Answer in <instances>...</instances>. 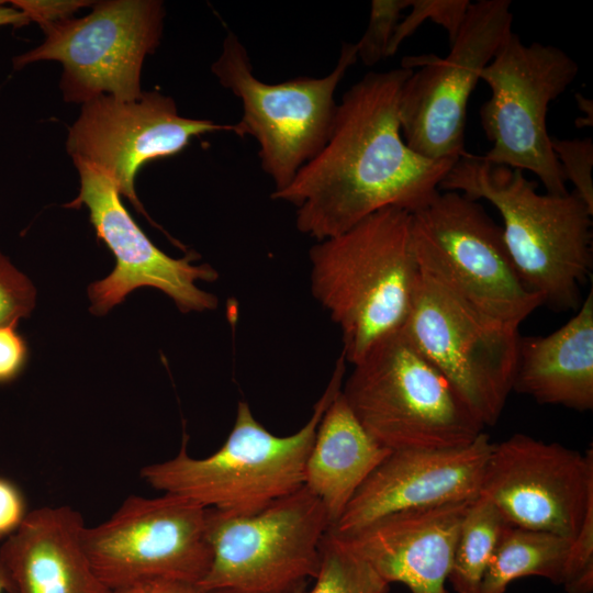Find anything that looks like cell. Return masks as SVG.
Masks as SVG:
<instances>
[{
  "mask_svg": "<svg viewBox=\"0 0 593 593\" xmlns=\"http://www.w3.org/2000/svg\"><path fill=\"white\" fill-rule=\"evenodd\" d=\"M82 542L111 591L154 579L198 585L212 559L206 508L170 493L128 496L107 521L85 526Z\"/></svg>",
  "mask_w": 593,
  "mask_h": 593,
  "instance_id": "obj_12",
  "label": "cell"
},
{
  "mask_svg": "<svg viewBox=\"0 0 593 593\" xmlns=\"http://www.w3.org/2000/svg\"><path fill=\"white\" fill-rule=\"evenodd\" d=\"M164 15L163 2L156 0L98 2L83 18L41 26L44 42L12 63L15 69L40 60L61 63L67 102L85 103L102 94L132 101L143 93L141 69L159 44Z\"/></svg>",
  "mask_w": 593,
  "mask_h": 593,
  "instance_id": "obj_11",
  "label": "cell"
},
{
  "mask_svg": "<svg viewBox=\"0 0 593 593\" xmlns=\"http://www.w3.org/2000/svg\"><path fill=\"white\" fill-rule=\"evenodd\" d=\"M85 526L69 506L29 512L0 547L9 593H112L91 567Z\"/></svg>",
  "mask_w": 593,
  "mask_h": 593,
  "instance_id": "obj_19",
  "label": "cell"
},
{
  "mask_svg": "<svg viewBox=\"0 0 593 593\" xmlns=\"http://www.w3.org/2000/svg\"><path fill=\"white\" fill-rule=\"evenodd\" d=\"M18 322L0 325V383L14 380L24 369L29 349Z\"/></svg>",
  "mask_w": 593,
  "mask_h": 593,
  "instance_id": "obj_30",
  "label": "cell"
},
{
  "mask_svg": "<svg viewBox=\"0 0 593 593\" xmlns=\"http://www.w3.org/2000/svg\"><path fill=\"white\" fill-rule=\"evenodd\" d=\"M357 59L356 45L343 43L335 68L327 76L268 83L254 75L238 36L232 31L226 34L211 69L240 100L243 115L235 123V134L257 141L260 164L275 183L273 191L286 188L326 144L337 111L335 91Z\"/></svg>",
  "mask_w": 593,
  "mask_h": 593,
  "instance_id": "obj_7",
  "label": "cell"
},
{
  "mask_svg": "<svg viewBox=\"0 0 593 593\" xmlns=\"http://www.w3.org/2000/svg\"><path fill=\"white\" fill-rule=\"evenodd\" d=\"M411 0H372L370 18L361 38L355 43L357 58L366 66H373L387 57V49L400 22L402 12Z\"/></svg>",
  "mask_w": 593,
  "mask_h": 593,
  "instance_id": "obj_26",
  "label": "cell"
},
{
  "mask_svg": "<svg viewBox=\"0 0 593 593\" xmlns=\"http://www.w3.org/2000/svg\"><path fill=\"white\" fill-rule=\"evenodd\" d=\"M469 0H411V11L399 22L387 49V57L394 55L403 41L412 35L426 20L440 25L451 44L457 36L467 11Z\"/></svg>",
  "mask_w": 593,
  "mask_h": 593,
  "instance_id": "obj_25",
  "label": "cell"
},
{
  "mask_svg": "<svg viewBox=\"0 0 593 593\" xmlns=\"http://www.w3.org/2000/svg\"><path fill=\"white\" fill-rule=\"evenodd\" d=\"M216 131L236 132L235 124L183 118L175 101L158 91L122 101L102 94L82 104L69 128L67 152L109 177L120 194L146 214L135 192L142 166L180 153L193 137Z\"/></svg>",
  "mask_w": 593,
  "mask_h": 593,
  "instance_id": "obj_16",
  "label": "cell"
},
{
  "mask_svg": "<svg viewBox=\"0 0 593 593\" xmlns=\"http://www.w3.org/2000/svg\"><path fill=\"white\" fill-rule=\"evenodd\" d=\"M511 0L470 3L445 58L429 56L405 80L399 105L406 145L430 159L458 160L468 152L465 131L469 97L484 67L512 33Z\"/></svg>",
  "mask_w": 593,
  "mask_h": 593,
  "instance_id": "obj_13",
  "label": "cell"
},
{
  "mask_svg": "<svg viewBox=\"0 0 593 593\" xmlns=\"http://www.w3.org/2000/svg\"><path fill=\"white\" fill-rule=\"evenodd\" d=\"M305 590H306V583L300 585L299 588H296V589H295L293 592H291V593H304ZM206 593H224V592L214 591V592H206Z\"/></svg>",
  "mask_w": 593,
  "mask_h": 593,
  "instance_id": "obj_37",
  "label": "cell"
},
{
  "mask_svg": "<svg viewBox=\"0 0 593 593\" xmlns=\"http://www.w3.org/2000/svg\"><path fill=\"white\" fill-rule=\"evenodd\" d=\"M513 390L540 404L593 409V292L560 328L521 337Z\"/></svg>",
  "mask_w": 593,
  "mask_h": 593,
  "instance_id": "obj_20",
  "label": "cell"
},
{
  "mask_svg": "<svg viewBox=\"0 0 593 593\" xmlns=\"http://www.w3.org/2000/svg\"><path fill=\"white\" fill-rule=\"evenodd\" d=\"M331 528L325 507L305 486L250 515L206 508L212 559L202 593H291L315 578Z\"/></svg>",
  "mask_w": 593,
  "mask_h": 593,
  "instance_id": "obj_6",
  "label": "cell"
},
{
  "mask_svg": "<svg viewBox=\"0 0 593 593\" xmlns=\"http://www.w3.org/2000/svg\"><path fill=\"white\" fill-rule=\"evenodd\" d=\"M314 299L342 333L345 360L358 362L403 327L421 273L413 213L379 210L310 249Z\"/></svg>",
  "mask_w": 593,
  "mask_h": 593,
  "instance_id": "obj_2",
  "label": "cell"
},
{
  "mask_svg": "<svg viewBox=\"0 0 593 593\" xmlns=\"http://www.w3.org/2000/svg\"><path fill=\"white\" fill-rule=\"evenodd\" d=\"M561 585L567 593L593 591V506L572 539Z\"/></svg>",
  "mask_w": 593,
  "mask_h": 593,
  "instance_id": "obj_29",
  "label": "cell"
},
{
  "mask_svg": "<svg viewBox=\"0 0 593 593\" xmlns=\"http://www.w3.org/2000/svg\"><path fill=\"white\" fill-rule=\"evenodd\" d=\"M345 358H338L329 382L298 432L277 436L239 401L225 443L205 458L187 451L184 435L171 459L147 465L141 477L152 488L189 499L205 508L233 515L255 514L304 485L305 465L320 421L342 391Z\"/></svg>",
  "mask_w": 593,
  "mask_h": 593,
  "instance_id": "obj_4",
  "label": "cell"
},
{
  "mask_svg": "<svg viewBox=\"0 0 593 593\" xmlns=\"http://www.w3.org/2000/svg\"><path fill=\"white\" fill-rule=\"evenodd\" d=\"M419 266L483 314L518 326L542 305L519 278L500 227L475 200L439 192L413 213Z\"/></svg>",
  "mask_w": 593,
  "mask_h": 593,
  "instance_id": "obj_10",
  "label": "cell"
},
{
  "mask_svg": "<svg viewBox=\"0 0 593 593\" xmlns=\"http://www.w3.org/2000/svg\"><path fill=\"white\" fill-rule=\"evenodd\" d=\"M472 501L396 512L334 536L389 585L402 583L411 593H447L460 525Z\"/></svg>",
  "mask_w": 593,
  "mask_h": 593,
  "instance_id": "obj_18",
  "label": "cell"
},
{
  "mask_svg": "<svg viewBox=\"0 0 593 593\" xmlns=\"http://www.w3.org/2000/svg\"><path fill=\"white\" fill-rule=\"evenodd\" d=\"M572 539L506 524L479 593H504L519 578L537 575L562 584Z\"/></svg>",
  "mask_w": 593,
  "mask_h": 593,
  "instance_id": "obj_22",
  "label": "cell"
},
{
  "mask_svg": "<svg viewBox=\"0 0 593 593\" xmlns=\"http://www.w3.org/2000/svg\"><path fill=\"white\" fill-rule=\"evenodd\" d=\"M403 329L475 418L494 425L513 390L518 326L478 311L421 267Z\"/></svg>",
  "mask_w": 593,
  "mask_h": 593,
  "instance_id": "obj_8",
  "label": "cell"
},
{
  "mask_svg": "<svg viewBox=\"0 0 593 593\" xmlns=\"http://www.w3.org/2000/svg\"><path fill=\"white\" fill-rule=\"evenodd\" d=\"M10 584L9 579L0 559V593H9Z\"/></svg>",
  "mask_w": 593,
  "mask_h": 593,
  "instance_id": "obj_36",
  "label": "cell"
},
{
  "mask_svg": "<svg viewBox=\"0 0 593 593\" xmlns=\"http://www.w3.org/2000/svg\"><path fill=\"white\" fill-rule=\"evenodd\" d=\"M524 171L467 153L440 189L484 199L503 219L502 234L525 286L558 311L578 310L593 267L592 215L574 191L539 193Z\"/></svg>",
  "mask_w": 593,
  "mask_h": 593,
  "instance_id": "obj_3",
  "label": "cell"
},
{
  "mask_svg": "<svg viewBox=\"0 0 593 593\" xmlns=\"http://www.w3.org/2000/svg\"><path fill=\"white\" fill-rule=\"evenodd\" d=\"M507 522L488 500H473L460 525L448 575L456 593H479Z\"/></svg>",
  "mask_w": 593,
  "mask_h": 593,
  "instance_id": "obj_23",
  "label": "cell"
},
{
  "mask_svg": "<svg viewBox=\"0 0 593 593\" xmlns=\"http://www.w3.org/2000/svg\"><path fill=\"white\" fill-rule=\"evenodd\" d=\"M26 514L20 490L0 477V538L10 536L21 525Z\"/></svg>",
  "mask_w": 593,
  "mask_h": 593,
  "instance_id": "obj_32",
  "label": "cell"
},
{
  "mask_svg": "<svg viewBox=\"0 0 593 593\" xmlns=\"http://www.w3.org/2000/svg\"><path fill=\"white\" fill-rule=\"evenodd\" d=\"M112 593H202L197 584L166 580L154 579L137 582L135 584L112 591Z\"/></svg>",
  "mask_w": 593,
  "mask_h": 593,
  "instance_id": "obj_33",
  "label": "cell"
},
{
  "mask_svg": "<svg viewBox=\"0 0 593 593\" xmlns=\"http://www.w3.org/2000/svg\"><path fill=\"white\" fill-rule=\"evenodd\" d=\"M315 583L304 593H388L385 583L359 556L326 533Z\"/></svg>",
  "mask_w": 593,
  "mask_h": 593,
  "instance_id": "obj_24",
  "label": "cell"
},
{
  "mask_svg": "<svg viewBox=\"0 0 593 593\" xmlns=\"http://www.w3.org/2000/svg\"><path fill=\"white\" fill-rule=\"evenodd\" d=\"M80 176V190L67 208L86 205L98 239L115 257L113 271L89 287L90 311L104 315L125 296L142 287L168 295L182 313L214 310L217 298L200 289L198 281H215L209 265H192V257L172 258L160 250L142 231L124 206L115 184L94 167L74 159Z\"/></svg>",
  "mask_w": 593,
  "mask_h": 593,
  "instance_id": "obj_15",
  "label": "cell"
},
{
  "mask_svg": "<svg viewBox=\"0 0 593 593\" xmlns=\"http://www.w3.org/2000/svg\"><path fill=\"white\" fill-rule=\"evenodd\" d=\"M0 1V26L12 25L20 27L30 23L27 16L13 7L3 5Z\"/></svg>",
  "mask_w": 593,
  "mask_h": 593,
  "instance_id": "obj_34",
  "label": "cell"
},
{
  "mask_svg": "<svg viewBox=\"0 0 593 593\" xmlns=\"http://www.w3.org/2000/svg\"><path fill=\"white\" fill-rule=\"evenodd\" d=\"M551 148L559 161L566 181L593 212V143L591 137L559 139L551 137Z\"/></svg>",
  "mask_w": 593,
  "mask_h": 593,
  "instance_id": "obj_27",
  "label": "cell"
},
{
  "mask_svg": "<svg viewBox=\"0 0 593 593\" xmlns=\"http://www.w3.org/2000/svg\"><path fill=\"white\" fill-rule=\"evenodd\" d=\"M577 103L579 105V109L585 113V121L588 126H592L593 124V102L592 100H589L584 96L578 93L575 96Z\"/></svg>",
  "mask_w": 593,
  "mask_h": 593,
  "instance_id": "obj_35",
  "label": "cell"
},
{
  "mask_svg": "<svg viewBox=\"0 0 593 593\" xmlns=\"http://www.w3.org/2000/svg\"><path fill=\"white\" fill-rule=\"evenodd\" d=\"M578 72V63L563 49L538 42L525 45L512 32L480 75L491 89L480 119L492 144L481 158L533 172L548 193H568L551 148L547 112Z\"/></svg>",
  "mask_w": 593,
  "mask_h": 593,
  "instance_id": "obj_9",
  "label": "cell"
},
{
  "mask_svg": "<svg viewBox=\"0 0 593 593\" xmlns=\"http://www.w3.org/2000/svg\"><path fill=\"white\" fill-rule=\"evenodd\" d=\"M412 72L371 71L353 85L337 104L326 144L286 188L271 193L296 208L302 234L322 240L385 208L415 213L440 192L457 160L422 156L401 133L400 97Z\"/></svg>",
  "mask_w": 593,
  "mask_h": 593,
  "instance_id": "obj_1",
  "label": "cell"
},
{
  "mask_svg": "<svg viewBox=\"0 0 593 593\" xmlns=\"http://www.w3.org/2000/svg\"><path fill=\"white\" fill-rule=\"evenodd\" d=\"M353 366L342 395L363 428L390 450L457 447L483 433L484 426L403 327Z\"/></svg>",
  "mask_w": 593,
  "mask_h": 593,
  "instance_id": "obj_5",
  "label": "cell"
},
{
  "mask_svg": "<svg viewBox=\"0 0 593 593\" xmlns=\"http://www.w3.org/2000/svg\"><path fill=\"white\" fill-rule=\"evenodd\" d=\"M390 451L363 428L340 391L320 421L304 472V485L325 507L331 527Z\"/></svg>",
  "mask_w": 593,
  "mask_h": 593,
  "instance_id": "obj_21",
  "label": "cell"
},
{
  "mask_svg": "<svg viewBox=\"0 0 593 593\" xmlns=\"http://www.w3.org/2000/svg\"><path fill=\"white\" fill-rule=\"evenodd\" d=\"M492 446L483 432L462 446L391 450L328 532L345 536L396 512L477 499Z\"/></svg>",
  "mask_w": 593,
  "mask_h": 593,
  "instance_id": "obj_17",
  "label": "cell"
},
{
  "mask_svg": "<svg viewBox=\"0 0 593 593\" xmlns=\"http://www.w3.org/2000/svg\"><path fill=\"white\" fill-rule=\"evenodd\" d=\"M479 496L511 525L573 539L593 506V449L514 434L493 444Z\"/></svg>",
  "mask_w": 593,
  "mask_h": 593,
  "instance_id": "obj_14",
  "label": "cell"
},
{
  "mask_svg": "<svg viewBox=\"0 0 593 593\" xmlns=\"http://www.w3.org/2000/svg\"><path fill=\"white\" fill-rule=\"evenodd\" d=\"M9 3H11L13 8L23 12L30 22H36L43 26L48 23L70 19L72 13L82 7L89 5L91 1L11 0Z\"/></svg>",
  "mask_w": 593,
  "mask_h": 593,
  "instance_id": "obj_31",
  "label": "cell"
},
{
  "mask_svg": "<svg viewBox=\"0 0 593 593\" xmlns=\"http://www.w3.org/2000/svg\"><path fill=\"white\" fill-rule=\"evenodd\" d=\"M35 299L31 280L0 250V325L30 316Z\"/></svg>",
  "mask_w": 593,
  "mask_h": 593,
  "instance_id": "obj_28",
  "label": "cell"
}]
</instances>
